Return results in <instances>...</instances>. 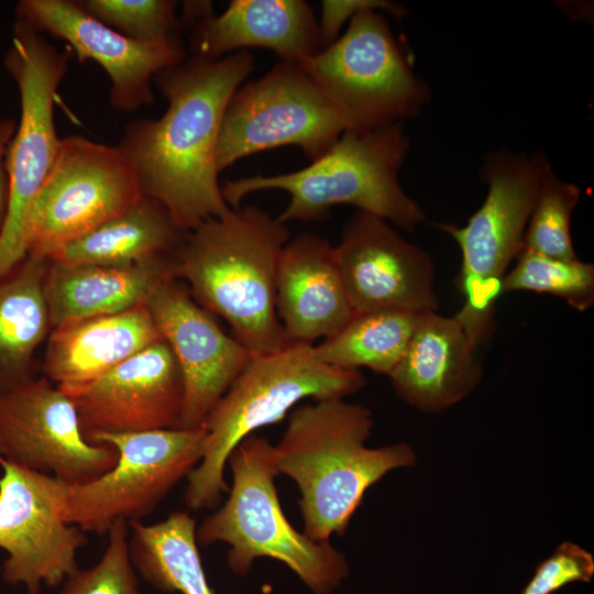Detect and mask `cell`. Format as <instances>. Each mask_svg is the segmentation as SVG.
<instances>
[{"label":"cell","mask_w":594,"mask_h":594,"mask_svg":"<svg viewBox=\"0 0 594 594\" xmlns=\"http://www.w3.org/2000/svg\"><path fill=\"white\" fill-rule=\"evenodd\" d=\"M254 67L249 51L220 58L193 55L158 73L153 82L167 100L157 119L131 121L117 145L145 197L162 205L187 232L226 215L216 147L226 108Z\"/></svg>","instance_id":"obj_1"},{"label":"cell","mask_w":594,"mask_h":594,"mask_svg":"<svg viewBox=\"0 0 594 594\" xmlns=\"http://www.w3.org/2000/svg\"><path fill=\"white\" fill-rule=\"evenodd\" d=\"M288 241L277 217L256 206L230 208L185 232L174 252L176 279L250 352L280 350L292 343L276 312L277 263Z\"/></svg>","instance_id":"obj_2"},{"label":"cell","mask_w":594,"mask_h":594,"mask_svg":"<svg viewBox=\"0 0 594 594\" xmlns=\"http://www.w3.org/2000/svg\"><path fill=\"white\" fill-rule=\"evenodd\" d=\"M372 428L371 410L344 398L315 400L289 415L275 462L300 492L302 532L311 540L343 536L365 492L389 471L415 464L407 443L366 447Z\"/></svg>","instance_id":"obj_3"},{"label":"cell","mask_w":594,"mask_h":594,"mask_svg":"<svg viewBox=\"0 0 594 594\" xmlns=\"http://www.w3.org/2000/svg\"><path fill=\"white\" fill-rule=\"evenodd\" d=\"M410 147L404 123L372 130H345L320 157L298 170L226 180L221 186L230 208L262 190H283L289 201L277 219H324L336 205H352L406 231L426 220L422 208L399 183Z\"/></svg>","instance_id":"obj_4"},{"label":"cell","mask_w":594,"mask_h":594,"mask_svg":"<svg viewBox=\"0 0 594 594\" xmlns=\"http://www.w3.org/2000/svg\"><path fill=\"white\" fill-rule=\"evenodd\" d=\"M314 344L289 343L252 358L206 417L205 453L187 476L185 504L212 509L229 490L224 468L235 447L255 430L280 421L300 400L345 398L365 385L361 371L319 361Z\"/></svg>","instance_id":"obj_5"},{"label":"cell","mask_w":594,"mask_h":594,"mask_svg":"<svg viewBox=\"0 0 594 594\" xmlns=\"http://www.w3.org/2000/svg\"><path fill=\"white\" fill-rule=\"evenodd\" d=\"M232 485L226 503L196 528L198 546L226 542L227 562L246 575L255 559L286 564L312 594H331L349 574L345 557L330 541L316 542L297 531L283 513L275 486L279 475L274 446L251 435L228 459Z\"/></svg>","instance_id":"obj_6"},{"label":"cell","mask_w":594,"mask_h":594,"mask_svg":"<svg viewBox=\"0 0 594 594\" xmlns=\"http://www.w3.org/2000/svg\"><path fill=\"white\" fill-rule=\"evenodd\" d=\"M550 165L540 151L526 154L501 148L487 154L481 168L487 184L482 206L463 227L439 224L461 250L455 285L464 304L454 317L476 346L493 332L502 279L522 250L525 230Z\"/></svg>","instance_id":"obj_7"},{"label":"cell","mask_w":594,"mask_h":594,"mask_svg":"<svg viewBox=\"0 0 594 594\" xmlns=\"http://www.w3.org/2000/svg\"><path fill=\"white\" fill-rule=\"evenodd\" d=\"M298 64L338 109L348 130L404 123L431 98L377 10L355 14L342 35Z\"/></svg>","instance_id":"obj_8"},{"label":"cell","mask_w":594,"mask_h":594,"mask_svg":"<svg viewBox=\"0 0 594 594\" xmlns=\"http://www.w3.org/2000/svg\"><path fill=\"white\" fill-rule=\"evenodd\" d=\"M69 57V50L57 51L42 33L15 20L4 67L18 86L21 113L6 154L9 198L0 234V279L28 255L29 212L59 148L54 105Z\"/></svg>","instance_id":"obj_9"},{"label":"cell","mask_w":594,"mask_h":594,"mask_svg":"<svg viewBox=\"0 0 594 594\" xmlns=\"http://www.w3.org/2000/svg\"><path fill=\"white\" fill-rule=\"evenodd\" d=\"M206 438L202 426L94 435L90 443L110 444L119 458L98 479L68 485L66 521L101 536L117 520L141 521L200 463Z\"/></svg>","instance_id":"obj_10"},{"label":"cell","mask_w":594,"mask_h":594,"mask_svg":"<svg viewBox=\"0 0 594 594\" xmlns=\"http://www.w3.org/2000/svg\"><path fill=\"white\" fill-rule=\"evenodd\" d=\"M345 130L338 109L300 65L280 61L232 95L219 131L217 168L221 173L242 157L289 145L315 161Z\"/></svg>","instance_id":"obj_11"},{"label":"cell","mask_w":594,"mask_h":594,"mask_svg":"<svg viewBox=\"0 0 594 594\" xmlns=\"http://www.w3.org/2000/svg\"><path fill=\"white\" fill-rule=\"evenodd\" d=\"M142 196L135 173L117 145L81 135L61 139L55 163L29 212L28 255L47 258Z\"/></svg>","instance_id":"obj_12"},{"label":"cell","mask_w":594,"mask_h":594,"mask_svg":"<svg viewBox=\"0 0 594 594\" xmlns=\"http://www.w3.org/2000/svg\"><path fill=\"white\" fill-rule=\"evenodd\" d=\"M0 464V548L8 552L2 579L37 594L79 569L76 556L88 540L66 521L67 484L2 458Z\"/></svg>","instance_id":"obj_13"},{"label":"cell","mask_w":594,"mask_h":594,"mask_svg":"<svg viewBox=\"0 0 594 594\" xmlns=\"http://www.w3.org/2000/svg\"><path fill=\"white\" fill-rule=\"evenodd\" d=\"M0 458L73 486L107 473L119 453L88 442L72 399L41 377L0 395Z\"/></svg>","instance_id":"obj_14"},{"label":"cell","mask_w":594,"mask_h":594,"mask_svg":"<svg viewBox=\"0 0 594 594\" xmlns=\"http://www.w3.org/2000/svg\"><path fill=\"white\" fill-rule=\"evenodd\" d=\"M334 254L354 312L438 309L430 255L386 220L355 212L344 224Z\"/></svg>","instance_id":"obj_15"},{"label":"cell","mask_w":594,"mask_h":594,"mask_svg":"<svg viewBox=\"0 0 594 594\" xmlns=\"http://www.w3.org/2000/svg\"><path fill=\"white\" fill-rule=\"evenodd\" d=\"M58 387L74 403L87 441L101 432L179 428L184 381L163 339L94 381Z\"/></svg>","instance_id":"obj_16"},{"label":"cell","mask_w":594,"mask_h":594,"mask_svg":"<svg viewBox=\"0 0 594 594\" xmlns=\"http://www.w3.org/2000/svg\"><path fill=\"white\" fill-rule=\"evenodd\" d=\"M15 13L40 33L65 41L79 62L99 64L111 82L110 103L122 112L152 105L154 77L185 59L182 43L127 37L89 15L76 1L22 0Z\"/></svg>","instance_id":"obj_17"},{"label":"cell","mask_w":594,"mask_h":594,"mask_svg":"<svg viewBox=\"0 0 594 594\" xmlns=\"http://www.w3.org/2000/svg\"><path fill=\"white\" fill-rule=\"evenodd\" d=\"M146 306L183 375L179 428L200 427L253 353L227 334L179 279L155 287Z\"/></svg>","instance_id":"obj_18"},{"label":"cell","mask_w":594,"mask_h":594,"mask_svg":"<svg viewBox=\"0 0 594 594\" xmlns=\"http://www.w3.org/2000/svg\"><path fill=\"white\" fill-rule=\"evenodd\" d=\"M276 312L288 342L314 344L337 332L354 314L328 240L302 233L280 251Z\"/></svg>","instance_id":"obj_19"},{"label":"cell","mask_w":594,"mask_h":594,"mask_svg":"<svg viewBox=\"0 0 594 594\" xmlns=\"http://www.w3.org/2000/svg\"><path fill=\"white\" fill-rule=\"evenodd\" d=\"M476 345L460 321L435 310L419 312L407 348L389 374L396 394L425 413L461 402L480 383Z\"/></svg>","instance_id":"obj_20"},{"label":"cell","mask_w":594,"mask_h":594,"mask_svg":"<svg viewBox=\"0 0 594 594\" xmlns=\"http://www.w3.org/2000/svg\"><path fill=\"white\" fill-rule=\"evenodd\" d=\"M188 25L190 51L206 58L261 47L299 63L322 50L318 22L302 0H232L222 13L210 12Z\"/></svg>","instance_id":"obj_21"},{"label":"cell","mask_w":594,"mask_h":594,"mask_svg":"<svg viewBox=\"0 0 594 594\" xmlns=\"http://www.w3.org/2000/svg\"><path fill=\"white\" fill-rule=\"evenodd\" d=\"M174 252L130 266L78 265L48 260L43 289L51 328L146 304L155 287L176 279Z\"/></svg>","instance_id":"obj_22"},{"label":"cell","mask_w":594,"mask_h":594,"mask_svg":"<svg viewBox=\"0 0 594 594\" xmlns=\"http://www.w3.org/2000/svg\"><path fill=\"white\" fill-rule=\"evenodd\" d=\"M162 339L146 304L72 321L51 332L43 371L57 386L85 384Z\"/></svg>","instance_id":"obj_23"},{"label":"cell","mask_w":594,"mask_h":594,"mask_svg":"<svg viewBox=\"0 0 594 594\" xmlns=\"http://www.w3.org/2000/svg\"><path fill=\"white\" fill-rule=\"evenodd\" d=\"M184 234L162 205L142 196L121 215L55 250L47 260L78 265L130 266L174 252Z\"/></svg>","instance_id":"obj_24"},{"label":"cell","mask_w":594,"mask_h":594,"mask_svg":"<svg viewBox=\"0 0 594 594\" xmlns=\"http://www.w3.org/2000/svg\"><path fill=\"white\" fill-rule=\"evenodd\" d=\"M48 260L26 257L0 279V395L35 378L33 356L51 328L44 298Z\"/></svg>","instance_id":"obj_25"},{"label":"cell","mask_w":594,"mask_h":594,"mask_svg":"<svg viewBox=\"0 0 594 594\" xmlns=\"http://www.w3.org/2000/svg\"><path fill=\"white\" fill-rule=\"evenodd\" d=\"M131 527L132 564L154 588L182 594H215L198 551L196 521L186 512H174L157 524Z\"/></svg>","instance_id":"obj_26"},{"label":"cell","mask_w":594,"mask_h":594,"mask_svg":"<svg viewBox=\"0 0 594 594\" xmlns=\"http://www.w3.org/2000/svg\"><path fill=\"white\" fill-rule=\"evenodd\" d=\"M418 314L354 312L337 332L314 344V353L319 361L334 367L358 371L366 367L389 376L407 348Z\"/></svg>","instance_id":"obj_27"},{"label":"cell","mask_w":594,"mask_h":594,"mask_svg":"<svg viewBox=\"0 0 594 594\" xmlns=\"http://www.w3.org/2000/svg\"><path fill=\"white\" fill-rule=\"evenodd\" d=\"M502 279V294L527 290L549 294L585 311L594 305V265L579 258L550 257L526 249Z\"/></svg>","instance_id":"obj_28"},{"label":"cell","mask_w":594,"mask_h":594,"mask_svg":"<svg viewBox=\"0 0 594 594\" xmlns=\"http://www.w3.org/2000/svg\"><path fill=\"white\" fill-rule=\"evenodd\" d=\"M580 197V188L561 179L550 165L525 230L522 249L556 258H578L571 238V217Z\"/></svg>","instance_id":"obj_29"},{"label":"cell","mask_w":594,"mask_h":594,"mask_svg":"<svg viewBox=\"0 0 594 594\" xmlns=\"http://www.w3.org/2000/svg\"><path fill=\"white\" fill-rule=\"evenodd\" d=\"M78 6L120 34L143 42L182 43L173 0H78Z\"/></svg>","instance_id":"obj_30"},{"label":"cell","mask_w":594,"mask_h":594,"mask_svg":"<svg viewBox=\"0 0 594 594\" xmlns=\"http://www.w3.org/2000/svg\"><path fill=\"white\" fill-rule=\"evenodd\" d=\"M128 531L125 520L114 521L107 532L108 544L100 560L67 576L58 594H139Z\"/></svg>","instance_id":"obj_31"},{"label":"cell","mask_w":594,"mask_h":594,"mask_svg":"<svg viewBox=\"0 0 594 594\" xmlns=\"http://www.w3.org/2000/svg\"><path fill=\"white\" fill-rule=\"evenodd\" d=\"M594 575V558L581 546L565 541L536 568L521 594H552L574 582H590Z\"/></svg>","instance_id":"obj_32"},{"label":"cell","mask_w":594,"mask_h":594,"mask_svg":"<svg viewBox=\"0 0 594 594\" xmlns=\"http://www.w3.org/2000/svg\"><path fill=\"white\" fill-rule=\"evenodd\" d=\"M377 10L403 18L407 10L402 4L387 0H324L321 2L320 21L318 22L322 48L332 43L345 22L361 11Z\"/></svg>","instance_id":"obj_33"},{"label":"cell","mask_w":594,"mask_h":594,"mask_svg":"<svg viewBox=\"0 0 594 594\" xmlns=\"http://www.w3.org/2000/svg\"><path fill=\"white\" fill-rule=\"evenodd\" d=\"M15 129L16 123L13 119H0V234L6 220L9 198V182L6 169V154L8 145L15 132Z\"/></svg>","instance_id":"obj_34"}]
</instances>
